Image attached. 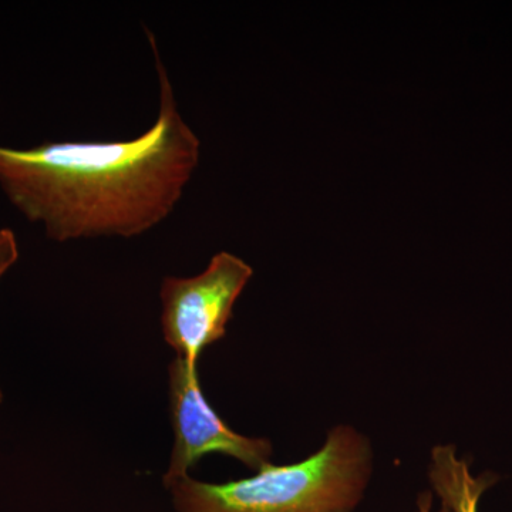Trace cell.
I'll list each match as a JSON object with an SVG mask.
<instances>
[{"mask_svg": "<svg viewBox=\"0 0 512 512\" xmlns=\"http://www.w3.org/2000/svg\"><path fill=\"white\" fill-rule=\"evenodd\" d=\"M160 82L153 126L127 141H62L0 147V185L47 237L133 238L174 211L200 163L201 141L181 116L170 77L148 32Z\"/></svg>", "mask_w": 512, "mask_h": 512, "instance_id": "1", "label": "cell"}, {"mask_svg": "<svg viewBox=\"0 0 512 512\" xmlns=\"http://www.w3.org/2000/svg\"><path fill=\"white\" fill-rule=\"evenodd\" d=\"M373 463L365 434L340 424L299 463H271L252 477L222 484L188 476L165 488L175 512H355L365 500Z\"/></svg>", "mask_w": 512, "mask_h": 512, "instance_id": "2", "label": "cell"}, {"mask_svg": "<svg viewBox=\"0 0 512 512\" xmlns=\"http://www.w3.org/2000/svg\"><path fill=\"white\" fill-rule=\"evenodd\" d=\"M252 274L247 262L220 252L212 256L200 275L164 278L160 289L161 325L165 342L177 357L197 366L201 353L224 338L235 302Z\"/></svg>", "mask_w": 512, "mask_h": 512, "instance_id": "3", "label": "cell"}, {"mask_svg": "<svg viewBox=\"0 0 512 512\" xmlns=\"http://www.w3.org/2000/svg\"><path fill=\"white\" fill-rule=\"evenodd\" d=\"M168 389L175 441L163 477L165 487L188 477V471L208 454L235 458L255 473L271 464V441L235 433L212 409L202 393L197 366L175 357L168 366Z\"/></svg>", "mask_w": 512, "mask_h": 512, "instance_id": "4", "label": "cell"}, {"mask_svg": "<svg viewBox=\"0 0 512 512\" xmlns=\"http://www.w3.org/2000/svg\"><path fill=\"white\" fill-rule=\"evenodd\" d=\"M427 477L431 494L450 512H478L481 497L497 481L491 474L473 476L470 464L458 457L451 444H439L431 450Z\"/></svg>", "mask_w": 512, "mask_h": 512, "instance_id": "5", "label": "cell"}, {"mask_svg": "<svg viewBox=\"0 0 512 512\" xmlns=\"http://www.w3.org/2000/svg\"><path fill=\"white\" fill-rule=\"evenodd\" d=\"M19 258L18 241L15 232L9 228L0 229V278ZM2 402V392H0Z\"/></svg>", "mask_w": 512, "mask_h": 512, "instance_id": "6", "label": "cell"}, {"mask_svg": "<svg viewBox=\"0 0 512 512\" xmlns=\"http://www.w3.org/2000/svg\"><path fill=\"white\" fill-rule=\"evenodd\" d=\"M433 497L431 491H423L416 500V512H450L447 507L440 504L439 510L433 508Z\"/></svg>", "mask_w": 512, "mask_h": 512, "instance_id": "7", "label": "cell"}]
</instances>
